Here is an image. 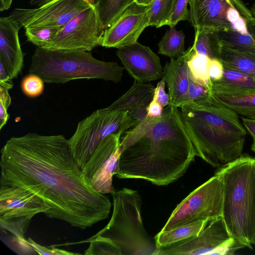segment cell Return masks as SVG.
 Listing matches in <instances>:
<instances>
[{
  "label": "cell",
  "instance_id": "6da1fadb",
  "mask_svg": "<svg viewBox=\"0 0 255 255\" xmlns=\"http://www.w3.org/2000/svg\"><path fill=\"white\" fill-rule=\"evenodd\" d=\"M0 167V186L31 191L49 208L48 218L85 229L109 217V197L91 186L64 135L12 136L1 149Z\"/></svg>",
  "mask_w": 255,
  "mask_h": 255
},
{
  "label": "cell",
  "instance_id": "7a4b0ae2",
  "mask_svg": "<svg viewBox=\"0 0 255 255\" xmlns=\"http://www.w3.org/2000/svg\"><path fill=\"white\" fill-rule=\"evenodd\" d=\"M114 175L162 186L186 171L196 156L178 108L168 106L160 117H146L121 136Z\"/></svg>",
  "mask_w": 255,
  "mask_h": 255
},
{
  "label": "cell",
  "instance_id": "3957f363",
  "mask_svg": "<svg viewBox=\"0 0 255 255\" xmlns=\"http://www.w3.org/2000/svg\"><path fill=\"white\" fill-rule=\"evenodd\" d=\"M179 108L196 156L218 168L243 154L247 133L239 115L211 94L202 102H188Z\"/></svg>",
  "mask_w": 255,
  "mask_h": 255
},
{
  "label": "cell",
  "instance_id": "277c9868",
  "mask_svg": "<svg viewBox=\"0 0 255 255\" xmlns=\"http://www.w3.org/2000/svg\"><path fill=\"white\" fill-rule=\"evenodd\" d=\"M223 185L222 218L231 237L252 249L255 241V157L243 153L218 168Z\"/></svg>",
  "mask_w": 255,
  "mask_h": 255
},
{
  "label": "cell",
  "instance_id": "5b68a950",
  "mask_svg": "<svg viewBox=\"0 0 255 255\" xmlns=\"http://www.w3.org/2000/svg\"><path fill=\"white\" fill-rule=\"evenodd\" d=\"M124 69L116 62L96 59L90 51L36 47L28 72L39 76L48 84H64L80 79L118 83L121 81Z\"/></svg>",
  "mask_w": 255,
  "mask_h": 255
},
{
  "label": "cell",
  "instance_id": "8992f818",
  "mask_svg": "<svg viewBox=\"0 0 255 255\" xmlns=\"http://www.w3.org/2000/svg\"><path fill=\"white\" fill-rule=\"evenodd\" d=\"M113 212L108 224L95 235L111 240L122 255H153L156 247L147 233L141 214V198L136 190H114Z\"/></svg>",
  "mask_w": 255,
  "mask_h": 255
},
{
  "label": "cell",
  "instance_id": "52a82bcc",
  "mask_svg": "<svg viewBox=\"0 0 255 255\" xmlns=\"http://www.w3.org/2000/svg\"><path fill=\"white\" fill-rule=\"evenodd\" d=\"M0 230L1 240L20 255H35L25 238L34 216L45 214L49 208L39 196L19 186H0Z\"/></svg>",
  "mask_w": 255,
  "mask_h": 255
},
{
  "label": "cell",
  "instance_id": "ba28073f",
  "mask_svg": "<svg viewBox=\"0 0 255 255\" xmlns=\"http://www.w3.org/2000/svg\"><path fill=\"white\" fill-rule=\"evenodd\" d=\"M137 125L127 111L99 109L79 122L68 139L71 152L82 169L99 143L112 133L123 134Z\"/></svg>",
  "mask_w": 255,
  "mask_h": 255
},
{
  "label": "cell",
  "instance_id": "9c48e42d",
  "mask_svg": "<svg viewBox=\"0 0 255 255\" xmlns=\"http://www.w3.org/2000/svg\"><path fill=\"white\" fill-rule=\"evenodd\" d=\"M223 185L216 174L194 190L173 211L161 232L199 220L222 217Z\"/></svg>",
  "mask_w": 255,
  "mask_h": 255
},
{
  "label": "cell",
  "instance_id": "30bf717a",
  "mask_svg": "<svg viewBox=\"0 0 255 255\" xmlns=\"http://www.w3.org/2000/svg\"><path fill=\"white\" fill-rule=\"evenodd\" d=\"M105 30L94 7H88L64 25L43 48L91 52L101 45Z\"/></svg>",
  "mask_w": 255,
  "mask_h": 255
},
{
  "label": "cell",
  "instance_id": "8fae6325",
  "mask_svg": "<svg viewBox=\"0 0 255 255\" xmlns=\"http://www.w3.org/2000/svg\"><path fill=\"white\" fill-rule=\"evenodd\" d=\"M88 7L84 0H51L34 8H16L8 16L24 29L62 27Z\"/></svg>",
  "mask_w": 255,
  "mask_h": 255
},
{
  "label": "cell",
  "instance_id": "7c38bea8",
  "mask_svg": "<svg viewBox=\"0 0 255 255\" xmlns=\"http://www.w3.org/2000/svg\"><path fill=\"white\" fill-rule=\"evenodd\" d=\"M122 135L112 133L105 137L81 169L93 188L101 193H111L114 190L113 176L121 154Z\"/></svg>",
  "mask_w": 255,
  "mask_h": 255
},
{
  "label": "cell",
  "instance_id": "4fadbf2b",
  "mask_svg": "<svg viewBox=\"0 0 255 255\" xmlns=\"http://www.w3.org/2000/svg\"><path fill=\"white\" fill-rule=\"evenodd\" d=\"M149 7L132 3L105 30L101 45L119 49L137 41L149 26Z\"/></svg>",
  "mask_w": 255,
  "mask_h": 255
},
{
  "label": "cell",
  "instance_id": "5bb4252c",
  "mask_svg": "<svg viewBox=\"0 0 255 255\" xmlns=\"http://www.w3.org/2000/svg\"><path fill=\"white\" fill-rule=\"evenodd\" d=\"M209 223L197 236L156 248L153 255H215L231 236L222 217Z\"/></svg>",
  "mask_w": 255,
  "mask_h": 255
},
{
  "label": "cell",
  "instance_id": "9a60e30c",
  "mask_svg": "<svg viewBox=\"0 0 255 255\" xmlns=\"http://www.w3.org/2000/svg\"><path fill=\"white\" fill-rule=\"evenodd\" d=\"M189 21L198 31L231 28L238 10L231 0H189Z\"/></svg>",
  "mask_w": 255,
  "mask_h": 255
},
{
  "label": "cell",
  "instance_id": "2e32d148",
  "mask_svg": "<svg viewBox=\"0 0 255 255\" xmlns=\"http://www.w3.org/2000/svg\"><path fill=\"white\" fill-rule=\"evenodd\" d=\"M116 53L135 81L146 82L162 78L160 59L149 47L136 41L119 48Z\"/></svg>",
  "mask_w": 255,
  "mask_h": 255
},
{
  "label": "cell",
  "instance_id": "e0dca14e",
  "mask_svg": "<svg viewBox=\"0 0 255 255\" xmlns=\"http://www.w3.org/2000/svg\"><path fill=\"white\" fill-rule=\"evenodd\" d=\"M239 11L231 28L216 31L226 47L255 54V20L242 0H231Z\"/></svg>",
  "mask_w": 255,
  "mask_h": 255
},
{
  "label": "cell",
  "instance_id": "ac0fdd59",
  "mask_svg": "<svg viewBox=\"0 0 255 255\" xmlns=\"http://www.w3.org/2000/svg\"><path fill=\"white\" fill-rule=\"evenodd\" d=\"M21 28L9 16L0 17V61L12 79L17 77L24 64L18 37Z\"/></svg>",
  "mask_w": 255,
  "mask_h": 255
},
{
  "label": "cell",
  "instance_id": "d6986e66",
  "mask_svg": "<svg viewBox=\"0 0 255 255\" xmlns=\"http://www.w3.org/2000/svg\"><path fill=\"white\" fill-rule=\"evenodd\" d=\"M191 48L189 47L181 56L171 58L163 69V76L168 90L169 106L179 108L186 103L189 83L187 66Z\"/></svg>",
  "mask_w": 255,
  "mask_h": 255
},
{
  "label": "cell",
  "instance_id": "ffe728a7",
  "mask_svg": "<svg viewBox=\"0 0 255 255\" xmlns=\"http://www.w3.org/2000/svg\"><path fill=\"white\" fill-rule=\"evenodd\" d=\"M211 91L229 95L244 94L255 92V79L224 66L222 77L211 80Z\"/></svg>",
  "mask_w": 255,
  "mask_h": 255
},
{
  "label": "cell",
  "instance_id": "44dd1931",
  "mask_svg": "<svg viewBox=\"0 0 255 255\" xmlns=\"http://www.w3.org/2000/svg\"><path fill=\"white\" fill-rule=\"evenodd\" d=\"M155 87L150 83L135 81L131 87L108 108L128 113L147 108L152 100Z\"/></svg>",
  "mask_w": 255,
  "mask_h": 255
},
{
  "label": "cell",
  "instance_id": "7402d4cb",
  "mask_svg": "<svg viewBox=\"0 0 255 255\" xmlns=\"http://www.w3.org/2000/svg\"><path fill=\"white\" fill-rule=\"evenodd\" d=\"M220 60L224 66L255 79V54L221 45Z\"/></svg>",
  "mask_w": 255,
  "mask_h": 255
},
{
  "label": "cell",
  "instance_id": "603a6c76",
  "mask_svg": "<svg viewBox=\"0 0 255 255\" xmlns=\"http://www.w3.org/2000/svg\"><path fill=\"white\" fill-rule=\"evenodd\" d=\"M208 220H199L169 231H160L155 237L156 248L164 247L199 235L206 227Z\"/></svg>",
  "mask_w": 255,
  "mask_h": 255
},
{
  "label": "cell",
  "instance_id": "cb8c5ba5",
  "mask_svg": "<svg viewBox=\"0 0 255 255\" xmlns=\"http://www.w3.org/2000/svg\"><path fill=\"white\" fill-rule=\"evenodd\" d=\"M210 93L217 101L239 115L255 120V92L236 95L223 94L211 91Z\"/></svg>",
  "mask_w": 255,
  "mask_h": 255
},
{
  "label": "cell",
  "instance_id": "d4e9b609",
  "mask_svg": "<svg viewBox=\"0 0 255 255\" xmlns=\"http://www.w3.org/2000/svg\"><path fill=\"white\" fill-rule=\"evenodd\" d=\"M135 0H95L98 18L104 30Z\"/></svg>",
  "mask_w": 255,
  "mask_h": 255
},
{
  "label": "cell",
  "instance_id": "484cf974",
  "mask_svg": "<svg viewBox=\"0 0 255 255\" xmlns=\"http://www.w3.org/2000/svg\"><path fill=\"white\" fill-rule=\"evenodd\" d=\"M190 48V53L187 60L189 76L198 84L209 89L210 78L209 66L211 59L197 53L192 46Z\"/></svg>",
  "mask_w": 255,
  "mask_h": 255
},
{
  "label": "cell",
  "instance_id": "4316f807",
  "mask_svg": "<svg viewBox=\"0 0 255 255\" xmlns=\"http://www.w3.org/2000/svg\"><path fill=\"white\" fill-rule=\"evenodd\" d=\"M158 53L177 58L185 52V35L182 30H177L175 26L170 27L158 43Z\"/></svg>",
  "mask_w": 255,
  "mask_h": 255
},
{
  "label": "cell",
  "instance_id": "83f0119b",
  "mask_svg": "<svg viewBox=\"0 0 255 255\" xmlns=\"http://www.w3.org/2000/svg\"><path fill=\"white\" fill-rule=\"evenodd\" d=\"M192 46L199 54L211 59L220 60L221 44L216 31L195 30Z\"/></svg>",
  "mask_w": 255,
  "mask_h": 255
},
{
  "label": "cell",
  "instance_id": "f1b7e54d",
  "mask_svg": "<svg viewBox=\"0 0 255 255\" xmlns=\"http://www.w3.org/2000/svg\"><path fill=\"white\" fill-rule=\"evenodd\" d=\"M87 243H89L90 246L85 251L84 255H122L121 249L109 239L93 236L77 244Z\"/></svg>",
  "mask_w": 255,
  "mask_h": 255
},
{
  "label": "cell",
  "instance_id": "f546056e",
  "mask_svg": "<svg viewBox=\"0 0 255 255\" xmlns=\"http://www.w3.org/2000/svg\"><path fill=\"white\" fill-rule=\"evenodd\" d=\"M62 27L43 26L28 28L25 29V35L28 41L36 47L43 48L53 40Z\"/></svg>",
  "mask_w": 255,
  "mask_h": 255
},
{
  "label": "cell",
  "instance_id": "4dcf8cb0",
  "mask_svg": "<svg viewBox=\"0 0 255 255\" xmlns=\"http://www.w3.org/2000/svg\"><path fill=\"white\" fill-rule=\"evenodd\" d=\"M44 81L38 75L29 74L24 77L21 83L23 93L27 96L34 98L40 95L44 90Z\"/></svg>",
  "mask_w": 255,
  "mask_h": 255
},
{
  "label": "cell",
  "instance_id": "1f68e13d",
  "mask_svg": "<svg viewBox=\"0 0 255 255\" xmlns=\"http://www.w3.org/2000/svg\"><path fill=\"white\" fill-rule=\"evenodd\" d=\"M189 0H177L172 11L164 25L175 26L178 22L189 20V12L187 8Z\"/></svg>",
  "mask_w": 255,
  "mask_h": 255
},
{
  "label": "cell",
  "instance_id": "d6a6232c",
  "mask_svg": "<svg viewBox=\"0 0 255 255\" xmlns=\"http://www.w3.org/2000/svg\"><path fill=\"white\" fill-rule=\"evenodd\" d=\"M189 78L187 103L190 102L200 103L208 99L211 95L210 89L195 82L189 75Z\"/></svg>",
  "mask_w": 255,
  "mask_h": 255
},
{
  "label": "cell",
  "instance_id": "836d02e7",
  "mask_svg": "<svg viewBox=\"0 0 255 255\" xmlns=\"http://www.w3.org/2000/svg\"><path fill=\"white\" fill-rule=\"evenodd\" d=\"M166 0H154L149 5V26L160 27L162 21Z\"/></svg>",
  "mask_w": 255,
  "mask_h": 255
},
{
  "label": "cell",
  "instance_id": "e575fe53",
  "mask_svg": "<svg viewBox=\"0 0 255 255\" xmlns=\"http://www.w3.org/2000/svg\"><path fill=\"white\" fill-rule=\"evenodd\" d=\"M8 90L0 86V130L8 121L9 116L7 110L11 103Z\"/></svg>",
  "mask_w": 255,
  "mask_h": 255
},
{
  "label": "cell",
  "instance_id": "d590c367",
  "mask_svg": "<svg viewBox=\"0 0 255 255\" xmlns=\"http://www.w3.org/2000/svg\"><path fill=\"white\" fill-rule=\"evenodd\" d=\"M30 245L32 246L33 249L37 255H79L81 254L72 253L66 251L65 250L59 249L54 247H46L40 245L38 244L32 240L31 238H29L27 239Z\"/></svg>",
  "mask_w": 255,
  "mask_h": 255
},
{
  "label": "cell",
  "instance_id": "8d00e7d4",
  "mask_svg": "<svg viewBox=\"0 0 255 255\" xmlns=\"http://www.w3.org/2000/svg\"><path fill=\"white\" fill-rule=\"evenodd\" d=\"M165 80L163 77L157 83L154 89L152 100L159 103L163 108L168 106L169 104V97L165 91Z\"/></svg>",
  "mask_w": 255,
  "mask_h": 255
},
{
  "label": "cell",
  "instance_id": "74e56055",
  "mask_svg": "<svg viewBox=\"0 0 255 255\" xmlns=\"http://www.w3.org/2000/svg\"><path fill=\"white\" fill-rule=\"evenodd\" d=\"M223 70L224 65L220 60H210L209 75L211 80H220L223 76Z\"/></svg>",
  "mask_w": 255,
  "mask_h": 255
},
{
  "label": "cell",
  "instance_id": "f35d334b",
  "mask_svg": "<svg viewBox=\"0 0 255 255\" xmlns=\"http://www.w3.org/2000/svg\"><path fill=\"white\" fill-rule=\"evenodd\" d=\"M12 78L7 73L3 64L0 61V86L9 90L13 87Z\"/></svg>",
  "mask_w": 255,
  "mask_h": 255
},
{
  "label": "cell",
  "instance_id": "ab89813d",
  "mask_svg": "<svg viewBox=\"0 0 255 255\" xmlns=\"http://www.w3.org/2000/svg\"><path fill=\"white\" fill-rule=\"evenodd\" d=\"M163 109L162 106L152 100L147 107V117L150 118L160 117L163 113Z\"/></svg>",
  "mask_w": 255,
  "mask_h": 255
},
{
  "label": "cell",
  "instance_id": "60d3db41",
  "mask_svg": "<svg viewBox=\"0 0 255 255\" xmlns=\"http://www.w3.org/2000/svg\"><path fill=\"white\" fill-rule=\"evenodd\" d=\"M241 119L243 124L248 133L253 138H255V120L244 117H242Z\"/></svg>",
  "mask_w": 255,
  "mask_h": 255
},
{
  "label": "cell",
  "instance_id": "b9f144b4",
  "mask_svg": "<svg viewBox=\"0 0 255 255\" xmlns=\"http://www.w3.org/2000/svg\"><path fill=\"white\" fill-rule=\"evenodd\" d=\"M13 0H0V11H3L8 9Z\"/></svg>",
  "mask_w": 255,
  "mask_h": 255
},
{
  "label": "cell",
  "instance_id": "7bdbcfd3",
  "mask_svg": "<svg viewBox=\"0 0 255 255\" xmlns=\"http://www.w3.org/2000/svg\"><path fill=\"white\" fill-rule=\"evenodd\" d=\"M51 0H30V3L32 5L38 6Z\"/></svg>",
  "mask_w": 255,
  "mask_h": 255
},
{
  "label": "cell",
  "instance_id": "ee69618b",
  "mask_svg": "<svg viewBox=\"0 0 255 255\" xmlns=\"http://www.w3.org/2000/svg\"><path fill=\"white\" fill-rule=\"evenodd\" d=\"M154 0H135L134 2L137 4L147 6L152 3Z\"/></svg>",
  "mask_w": 255,
  "mask_h": 255
},
{
  "label": "cell",
  "instance_id": "f6af8a7d",
  "mask_svg": "<svg viewBox=\"0 0 255 255\" xmlns=\"http://www.w3.org/2000/svg\"><path fill=\"white\" fill-rule=\"evenodd\" d=\"M90 6L95 7V0H84Z\"/></svg>",
  "mask_w": 255,
  "mask_h": 255
},
{
  "label": "cell",
  "instance_id": "bcb514c9",
  "mask_svg": "<svg viewBox=\"0 0 255 255\" xmlns=\"http://www.w3.org/2000/svg\"><path fill=\"white\" fill-rule=\"evenodd\" d=\"M250 10L253 18L255 20V2L253 5L252 8L250 9Z\"/></svg>",
  "mask_w": 255,
  "mask_h": 255
},
{
  "label": "cell",
  "instance_id": "7dc6e473",
  "mask_svg": "<svg viewBox=\"0 0 255 255\" xmlns=\"http://www.w3.org/2000/svg\"><path fill=\"white\" fill-rule=\"evenodd\" d=\"M251 150L255 153V138H253V142L251 145Z\"/></svg>",
  "mask_w": 255,
  "mask_h": 255
},
{
  "label": "cell",
  "instance_id": "c3c4849f",
  "mask_svg": "<svg viewBox=\"0 0 255 255\" xmlns=\"http://www.w3.org/2000/svg\"><path fill=\"white\" fill-rule=\"evenodd\" d=\"M253 245H255V242H254Z\"/></svg>",
  "mask_w": 255,
  "mask_h": 255
}]
</instances>
